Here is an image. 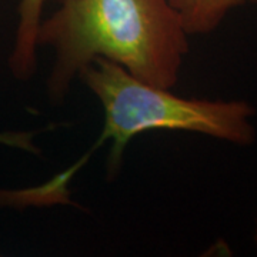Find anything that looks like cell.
I'll return each instance as SVG.
<instances>
[{"label": "cell", "mask_w": 257, "mask_h": 257, "mask_svg": "<svg viewBox=\"0 0 257 257\" xmlns=\"http://www.w3.org/2000/svg\"><path fill=\"white\" fill-rule=\"evenodd\" d=\"M189 37L169 0H59L37 30V47L55 53L47 96L53 104L62 103L94 59L173 89L189 53Z\"/></svg>", "instance_id": "6da1fadb"}, {"label": "cell", "mask_w": 257, "mask_h": 257, "mask_svg": "<svg viewBox=\"0 0 257 257\" xmlns=\"http://www.w3.org/2000/svg\"><path fill=\"white\" fill-rule=\"evenodd\" d=\"M97 97L103 110V128L96 145L80 162L50 182L25 189L30 206L50 207L70 203L64 189L73 175L104 142H110L106 172L107 179L117 177L123 155L133 139L147 132L170 130L203 135L236 146L256 142V109L244 100L186 99L127 72L120 64L94 59L77 76Z\"/></svg>", "instance_id": "7a4b0ae2"}, {"label": "cell", "mask_w": 257, "mask_h": 257, "mask_svg": "<svg viewBox=\"0 0 257 257\" xmlns=\"http://www.w3.org/2000/svg\"><path fill=\"white\" fill-rule=\"evenodd\" d=\"M45 0H20L19 23L9 56L12 74L22 82L29 80L37 69V30L42 22Z\"/></svg>", "instance_id": "3957f363"}, {"label": "cell", "mask_w": 257, "mask_h": 257, "mask_svg": "<svg viewBox=\"0 0 257 257\" xmlns=\"http://www.w3.org/2000/svg\"><path fill=\"white\" fill-rule=\"evenodd\" d=\"M169 3L189 36H206L220 26L231 10L257 5V0H169Z\"/></svg>", "instance_id": "277c9868"}, {"label": "cell", "mask_w": 257, "mask_h": 257, "mask_svg": "<svg viewBox=\"0 0 257 257\" xmlns=\"http://www.w3.org/2000/svg\"><path fill=\"white\" fill-rule=\"evenodd\" d=\"M253 243H254V247L257 250V214L256 219H254V229H253Z\"/></svg>", "instance_id": "5b68a950"}]
</instances>
